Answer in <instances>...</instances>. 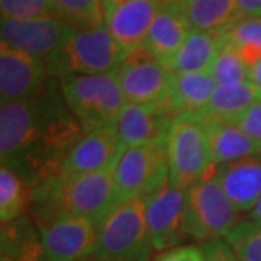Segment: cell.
Segmentation results:
<instances>
[{"label":"cell","instance_id":"cell-1","mask_svg":"<svg viewBox=\"0 0 261 261\" xmlns=\"http://www.w3.org/2000/svg\"><path fill=\"white\" fill-rule=\"evenodd\" d=\"M82 125L67 106L58 80L27 100L0 106V159L29 186L53 177L83 137Z\"/></svg>","mask_w":261,"mask_h":261},{"label":"cell","instance_id":"cell-2","mask_svg":"<svg viewBox=\"0 0 261 261\" xmlns=\"http://www.w3.org/2000/svg\"><path fill=\"white\" fill-rule=\"evenodd\" d=\"M115 167L87 174H60L32 189L31 211L35 222L42 224L58 216H79L99 224L113 206Z\"/></svg>","mask_w":261,"mask_h":261},{"label":"cell","instance_id":"cell-3","mask_svg":"<svg viewBox=\"0 0 261 261\" xmlns=\"http://www.w3.org/2000/svg\"><path fill=\"white\" fill-rule=\"evenodd\" d=\"M154 245L149 233L145 199L121 202L97 224L92 261H151Z\"/></svg>","mask_w":261,"mask_h":261},{"label":"cell","instance_id":"cell-4","mask_svg":"<svg viewBox=\"0 0 261 261\" xmlns=\"http://www.w3.org/2000/svg\"><path fill=\"white\" fill-rule=\"evenodd\" d=\"M126 54L106 23L71 28L61 47L47 60V67L51 77L56 79L103 74L115 71Z\"/></svg>","mask_w":261,"mask_h":261},{"label":"cell","instance_id":"cell-5","mask_svg":"<svg viewBox=\"0 0 261 261\" xmlns=\"http://www.w3.org/2000/svg\"><path fill=\"white\" fill-rule=\"evenodd\" d=\"M61 93L83 130L116 126L125 96L115 71L92 75H70L60 79Z\"/></svg>","mask_w":261,"mask_h":261},{"label":"cell","instance_id":"cell-6","mask_svg":"<svg viewBox=\"0 0 261 261\" xmlns=\"http://www.w3.org/2000/svg\"><path fill=\"white\" fill-rule=\"evenodd\" d=\"M166 149L168 180L173 186L189 189L216 168L205 125L193 115L174 118L166 140Z\"/></svg>","mask_w":261,"mask_h":261},{"label":"cell","instance_id":"cell-7","mask_svg":"<svg viewBox=\"0 0 261 261\" xmlns=\"http://www.w3.org/2000/svg\"><path fill=\"white\" fill-rule=\"evenodd\" d=\"M238 222V211L221 186L216 168L186 190L185 226L189 238L202 243L225 240Z\"/></svg>","mask_w":261,"mask_h":261},{"label":"cell","instance_id":"cell-8","mask_svg":"<svg viewBox=\"0 0 261 261\" xmlns=\"http://www.w3.org/2000/svg\"><path fill=\"white\" fill-rule=\"evenodd\" d=\"M115 74L126 103L167 106L174 73L144 47L129 51Z\"/></svg>","mask_w":261,"mask_h":261},{"label":"cell","instance_id":"cell-9","mask_svg":"<svg viewBox=\"0 0 261 261\" xmlns=\"http://www.w3.org/2000/svg\"><path fill=\"white\" fill-rule=\"evenodd\" d=\"M113 177L118 203L145 197L168 178L166 141L125 149L115 166Z\"/></svg>","mask_w":261,"mask_h":261},{"label":"cell","instance_id":"cell-10","mask_svg":"<svg viewBox=\"0 0 261 261\" xmlns=\"http://www.w3.org/2000/svg\"><path fill=\"white\" fill-rule=\"evenodd\" d=\"M186 190L163 181L145 196V215L154 251H164L186 241Z\"/></svg>","mask_w":261,"mask_h":261},{"label":"cell","instance_id":"cell-11","mask_svg":"<svg viewBox=\"0 0 261 261\" xmlns=\"http://www.w3.org/2000/svg\"><path fill=\"white\" fill-rule=\"evenodd\" d=\"M45 261H84L93 255L97 224L79 216H58L37 224Z\"/></svg>","mask_w":261,"mask_h":261},{"label":"cell","instance_id":"cell-12","mask_svg":"<svg viewBox=\"0 0 261 261\" xmlns=\"http://www.w3.org/2000/svg\"><path fill=\"white\" fill-rule=\"evenodd\" d=\"M71 27L57 16L34 19H2V47L27 53L44 60L56 53L70 34Z\"/></svg>","mask_w":261,"mask_h":261},{"label":"cell","instance_id":"cell-13","mask_svg":"<svg viewBox=\"0 0 261 261\" xmlns=\"http://www.w3.org/2000/svg\"><path fill=\"white\" fill-rule=\"evenodd\" d=\"M47 63L27 53L0 47L2 103L27 100L44 92L49 82Z\"/></svg>","mask_w":261,"mask_h":261},{"label":"cell","instance_id":"cell-14","mask_svg":"<svg viewBox=\"0 0 261 261\" xmlns=\"http://www.w3.org/2000/svg\"><path fill=\"white\" fill-rule=\"evenodd\" d=\"M125 149L116 126L87 132L70 149L58 173L73 176L111 170L118 164Z\"/></svg>","mask_w":261,"mask_h":261},{"label":"cell","instance_id":"cell-15","mask_svg":"<svg viewBox=\"0 0 261 261\" xmlns=\"http://www.w3.org/2000/svg\"><path fill=\"white\" fill-rule=\"evenodd\" d=\"M174 116L157 105L125 103L116 122L118 135L126 148L167 140Z\"/></svg>","mask_w":261,"mask_h":261},{"label":"cell","instance_id":"cell-16","mask_svg":"<svg viewBox=\"0 0 261 261\" xmlns=\"http://www.w3.org/2000/svg\"><path fill=\"white\" fill-rule=\"evenodd\" d=\"M160 9L157 0H125L106 10V27L126 53L144 45Z\"/></svg>","mask_w":261,"mask_h":261},{"label":"cell","instance_id":"cell-17","mask_svg":"<svg viewBox=\"0 0 261 261\" xmlns=\"http://www.w3.org/2000/svg\"><path fill=\"white\" fill-rule=\"evenodd\" d=\"M216 176L235 209L251 212L261 196V155L221 164Z\"/></svg>","mask_w":261,"mask_h":261},{"label":"cell","instance_id":"cell-18","mask_svg":"<svg viewBox=\"0 0 261 261\" xmlns=\"http://www.w3.org/2000/svg\"><path fill=\"white\" fill-rule=\"evenodd\" d=\"M190 28L180 6H161L151 23L147 39L142 47L163 64L176 56Z\"/></svg>","mask_w":261,"mask_h":261},{"label":"cell","instance_id":"cell-19","mask_svg":"<svg viewBox=\"0 0 261 261\" xmlns=\"http://www.w3.org/2000/svg\"><path fill=\"white\" fill-rule=\"evenodd\" d=\"M203 125L209 140L212 161L216 166L261 155V141L252 138L232 122L207 121Z\"/></svg>","mask_w":261,"mask_h":261},{"label":"cell","instance_id":"cell-20","mask_svg":"<svg viewBox=\"0 0 261 261\" xmlns=\"http://www.w3.org/2000/svg\"><path fill=\"white\" fill-rule=\"evenodd\" d=\"M218 84L211 73L174 74L167 111L174 118L180 115L200 116L211 102Z\"/></svg>","mask_w":261,"mask_h":261},{"label":"cell","instance_id":"cell-21","mask_svg":"<svg viewBox=\"0 0 261 261\" xmlns=\"http://www.w3.org/2000/svg\"><path fill=\"white\" fill-rule=\"evenodd\" d=\"M187 25L192 31L221 34L238 19L240 13L237 0H186L180 5Z\"/></svg>","mask_w":261,"mask_h":261},{"label":"cell","instance_id":"cell-22","mask_svg":"<svg viewBox=\"0 0 261 261\" xmlns=\"http://www.w3.org/2000/svg\"><path fill=\"white\" fill-rule=\"evenodd\" d=\"M219 41L215 34L192 31L167 67L174 74L209 73L219 53Z\"/></svg>","mask_w":261,"mask_h":261},{"label":"cell","instance_id":"cell-23","mask_svg":"<svg viewBox=\"0 0 261 261\" xmlns=\"http://www.w3.org/2000/svg\"><path fill=\"white\" fill-rule=\"evenodd\" d=\"M258 90L250 82L232 86H218L205 112L197 116L200 121L235 122L250 106L260 102Z\"/></svg>","mask_w":261,"mask_h":261},{"label":"cell","instance_id":"cell-24","mask_svg":"<svg viewBox=\"0 0 261 261\" xmlns=\"http://www.w3.org/2000/svg\"><path fill=\"white\" fill-rule=\"evenodd\" d=\"M219 47L235 49L250 68L261 60V18H241L218 34Z\"/></svg>","mask_w":261,"mask_h":261},{"label":"cell","instance_id":"cell-25","mask_svg":"<svg viewBox=\"0 0 261 261\" xmlns=\"http://www.w3.org/2000/svg\"><path fill=\"white\" fill-rule=\"evenodd\" d=\"M32 187L12 168L0 167V219L2 224L23 216L31 207Z\"/></svg>","mask_w":261,"mask_h":261},{"label":"cell","instance_id":"cell-26","mask_svg":"<svg viewBox=\"0 0 261 261\" xmlns=\"http://www.w3.org/2000/svg\"><path fill=\"white\" fill-rule=\"evenodd\" d=\"M57 16L71 28H92L106 23L105 0H51Z\"/></svg>","mask_w":261,"mask_h":261},{"label":"cell","instance_id":"cell-27","mask_svg":"<svg viewBox=\"0 0 261 261\" xmlns=\"http://www.w3.org/2000/svg\"><path fill=\"white\" fill-rule=\"evenodd\" d=\"M225 241L241 261H261V224L252 219L240 221Z\"/></svg>","mask_w":261,"mask_h":261},{"label":"cell","instance_id":"cell-28","mask_svg":"<svg viewBox=\"0 0 261 261\" xmlns=\"http://www.w3.org/2000/svg\"><path fill=\"white\" fill-rule=\"evenodd\" d=\"M218 86H232L248 82V67L238 56V53L229 47L221 45L209 71Z\"/></svg>","mask_w":261,"mask_h":261},{"label":"cell","instance_id":"cell-29","mask_svg":"<svg viewBox=\"0 0 261 261\" xmlns=\"http://www.w3.org/2000/svg\"><path fill=\"white\" fill-rule=\"evenodd\" d=\"M0 261H45L41 247V235L34 233L2 241Z\"/></svg>","mask_w":261,"mask_h":261},{"label":"cell","instance_id":"cell-30","mask_svg":"<svg viewBox=\"0 0 261 261\" xmlns=\"http://www.w3.org/2000/svg\"><path fill=\"white\" fill-rule=\"evenodd\" d=\"M0 13H2V19H34L57 16L51 0H0Z\"/></svg>","mask_w":261,"mask_h":261},{"label":"cell","instance_id":"cell-31","mask_svg":"<svg viewBox=\"0 0 261 261\" xmlns=\"http://www.w3.org/2000/svg\"><path fill=\"white\" fill-rule=\"evenodd\" d=\"M151 261H206L202 247L181 244L177 247L160 251Z\"/></svg>","mask_w":261,"mask_h":261},{"label":"cell","instance_id":"cell-32","mask_svg":"<svg viewBox=\"0 0 261 261\" xmlns=\"http://www.w3.org/2000/svg\"><path fill=\"white\" fill-rule=\"evenodd\" d=\"M232 123L238 125L248 135H251L252 138L261 141V100L260 102H255L252 106H250Z\"/></svg>","mask_w":261,"mask_h":261},{"label":"cell","instance_id":"cell-33","mask_svg":"<svg viewBox=\"0 0 261 261\" xmlns=\"http://www.w3.org/2000/svg\"><path fill=\"white\" fill-rule=\"evenodd\" d=\"M206 261H241L225 240H212L202 245Z\"/></svg>","mask_w":261,"mask_h":261},{"label":"cell","instance_id":"cell-34","mask_svg":"<svg viewBox=\"0 0 261 261\" xmlns=\"http://www.w3.org/2000/svg\"><path fill=\"white\" fill-rule=\"evenodd\" d=\"M243 18H261V0H237Z\"/></svg>","mask_w":261,"mask_h":261},{"label":"cell","instance_id":"cell-35","mask_svg":"<svg viewBox=\"0 0 261 261\" xmlns=\"http://www.w3.org/2000/svg\"><path fill=\"white\" fill-rule=\"evenodd\" d=\"M248 82L254 84L261 96V60L248 68Z\"/></svg>","mask_w":261,"mask_h":261},{"label":"cell","instance_id":"cell-36","mask_svg":"<svg viewBox=\"0 0 261 261\" xmlns=\"http://www.w3.org/2000/svg\"><path fill=\"white\" fill-rule=\"evenodd\" d=\"M250 219L261 224V196L260 199L257 200V203L251 209V212H250Z\"/></svg>","mask_w":261,"mask_h":261},{"label":"cell","instance_id":"cell-37","mask_svg":"<svg viewBox=\"0 0 261 261\" xmlns=\"http://www.w3.org/2000/svg\"><path fill=\"white\" fill-rule=\"evenodd\" d=\"M161 6H180L183 5L186 0H157Z\"/></svg>","mask_w":261,"mask_h":261},{"label":"cell","instance_id":"cell-38","mask_svg":"<svg viewBox=\"0 0 261 261\" xmlns=\"http://www.w3.org/2000/svg\"><path fill=\"white\" fill-rule=\"evenodd\" d=\"M84 261H92V260H90V258H89V260H84Z\"/></svg>","mask_w":261,"mask_h":261}]
</instances>
